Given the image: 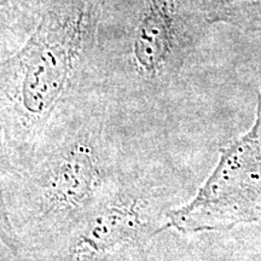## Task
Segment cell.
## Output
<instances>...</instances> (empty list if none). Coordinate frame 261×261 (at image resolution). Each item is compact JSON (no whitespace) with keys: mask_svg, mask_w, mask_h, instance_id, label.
Here are the masks:
<instances>
[{"mask_svg":"<svg viewBox=\"0 0 261 261\" xmlns=\"http://www.w3.org/2000/svg\"><path fill=\"white\" fill-rule=\"evenodd\" d=\"M212 25L204 0H100L96 69L132 93H159Z\"/></svg>","mask_w":261,"mask_h":261,"instance_id":"6da1fadb","label":"cell"},{"mask_svg":"<svg viewBox=\"0 0 261 261\" xmlns=\"http://www.w3.org/2000/svg\"><path fill=\"white\" fill-rule=\"evenodd\" d=\"M100 0H58L24 44L3 58L6 114L25 126L42 125L96 69Z\"/></svg>","mask_w":261,"mask_h":261,"instance_id":"7a4b0ae2","label":"cell"},{"mask_svg":"<svg viewBox=\"0 0 261 261\" xmlns=\"http://www.w3.org/2000/svg\"><path fill=\"white\" fill-rule=\"evenodd\" d=\"M260 217L261 86L252 128L223 150L217 167L194 200L169 213V226L195 233L226 230Z\"/></svg>","mask_w":261,"mask_h":261,"instance_id":"3957f363","label":"cell"},{"mask_svg":"<svg viewBox=\"0 0 261 261\" xmlns=\"http://www.w3.org/2000/svg\"><path fill=\"white\" fill-rule=\"evenodd\" d=\"M152 226L137 198L116 196L94 208L54 261H113L159 232Z\"/></svg>","mask_w":261,"mask_h":261,"instance_id":"277c9868","label":"cell"},{"mask_svg":"<svg viewBox=\"0 0 261 261\" xmlns=\"http://www.w3.org/2000/svg\"><path fill=\"white\" fill-rule=\"evenodd\" d=\"M102 181L99 162L89 143L75 142L61 150L42 172L38 196L42 212L67 214L92 204Z\"/></svg>","mask_w":261,"mask_h":261,"instance_id":"5b68a950","label":"cell"},{"mask_svg":"<svg viewBox=\"0 0 261 261\" xmlns=\"http://www.w3.org/2000/svg\"><path fill=\"white\" fill-rule=\"evenodd\" d=\"M58 0H0L2 47L17 51Z\"/></svg>","mask_w":261,"mask_h":261,"instance_id":"8992f818","label":"cell"},{"mask_svg":"<svg viewBox=\"0 0 261 261\" xmlns=\"http://www.w3.org/2000/svg\"><path fill=\"white\" fill-rule=\"evenodd\" d=\"M212 23H223L246 33L261 32V0H246L219 10L211 17Z\"/></svg>","mask_w":261,"mask_h":261,"instance_id":"52a82bcc","label":"cell"},{"mask_svg":"<svg viewBox=\"0 0 261 261\" xmlns=\"http://www.w3.org/2000/svg\"><path fill=\"white\" fill-rule=\"evenodd\" d=\"M241 2H246V0H204V4L207 6L208 12H210V16L212 17V16H213L215 12L219 11V10L226 8L228 5L236 4V3Z\"/></svg>","mask_w":261,"mask_h":261,"instance_id":"ba28073f","label":"cell"}]
</instances>
